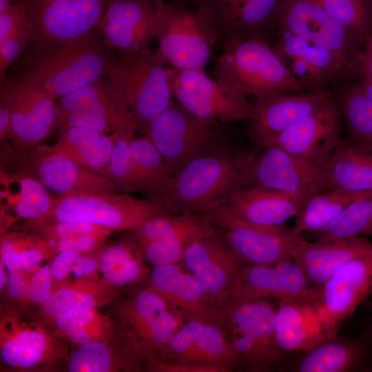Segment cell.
Segmentation results:
<instances>
[{"label":"cell","instance_id":"obj_1","mask_svg":"<svg viewBox=\"0 0 372 372\" xmlns=\"http://www.w3.org/2000/svg\"><path fill=\"white\" fill-rule=\"evenodd\" d=\"M112 52L96 28L70 42L29 48L17 75L56 100L108 76Z\"/></svg>","mask_w":372,"mask_h":372},{"label":"cell","instance_id":"obj_2","mask_svg":"<svg viewBox=\"0 0 372 372\" xmlns=\"http://www.w3.org/2000/svg\"><path fill=\"white\" fill-rule=\"evenodd\" d=\"M247 158L231 149L192 161L172 176L159 203L169 214H208L245 187Z\"/></svg>","mask_w":372,"mask_h":372},{"label":"cell","instance_id":"obj_3","mask_svg":"<svg viewBox=\"0 0 372 372\" xmlns=\"http://www.w3.org/2000/svg\"><path fill=\"white\" fill-rule=\"evenodd\" d=\"M222 44L212 68L216 80L256 98L307 92L260 34L231 37Z\"/></svg>","mask_w":372,"mask_h":372},{"label":"cell","instance_id":"obj_4","mask_svg":"<svg viewBox=\"0 0 372 372\" xmlns=\"http://www.w3.org/2000/svg\"><path fill=\"white\" fill-rule=\"evenodd\" d=\"M158 52L174 68L205 70L220 41L210 5L192 10L177 1H152Z\"/></svg>","mask_w":372,"mask_h":372},{"label":"cell","instance_id":"obj_5","mask_svg":"<svg viewBox=\"0 0 372 372\" xmlns=\"http://www.w3.org/2000/svg\"><path fill=\"white\" fill-rule=\"evenodd\" d=\"M276 309L264 299L232 297L216 308L214 319L235 353L236 366L269 371L284 362L276 340Z\"/></svg>","mask_w":372,"mask_h":372},{"label":"cell","instance_id":"obj_6","mask_svg":"<svg viewBox=\"0 0 372 372\" xmlns=\"http://www.w3.org/2000/svg\"><path fill=\"white\" fill-rule=\"evenodd\" d=\"M166 213L158 201L128 193L57 196L51 210L36 220H25L22 230L57 222L92 224L111 229L135 231L154 217Z\"/></svg>","mask_w":372,"mask_h":372},{"label":"cell","instance_id":"obj_7","mask_svg":"<svg viewBox=\"0 0 372 372\" xmlns=\"http://www.w3.org/2000/svg\"><path fill=\"white\" fill-rule=\"evenodd\" d=\"M167 62L151 48L112 52L110 76L122 90L137 128L145 127L174 102Z\"/></svg>","mask_w":372,"mask_h":372},{"label":"cell","instance_id":"obj_8","mask_svg":"<svg viewBox=\"0 0 372 372\" xmlns=\"http://www.w3.org/2000/svg\"><path fill=\"white\" fill-rule=\"evenodd\" d=\"M1 144V172L32 176L58 196L116 191L108 178L51 150L48 145L39 144L18 151L8 141Z\"/></svg>","mask_w":372,"mask_h":372},{"label":"cell","instance_id":"obj_9","mask_svg":"<svg viewBox=\"0 0 372 372\" xmlns=\"http://www.w3.org/2000/svg\"><path fill=\"white\" fill-rule=\"evenodd\" d=\"M219 124L201 121L174 101L144 128L174 176L196 158L231 150Z\"/></svg>","mask_w":372,"mask_h":372},{"label":"cell","instance_id":"obj_10","mask_svg":"<svg viewBox=\"0 0 372 372\" xmlns=\"http://www.w3.org/2000/svg\"><path fill=\"white\" fill-rule=\"evenodd\" d=\"M70 354L68 345L54 331L1 304L0 358L8 371H46Z\"/></svg>","mask_w":372,"mask_h":372},{"label":"cell","instance_id":"obj_11","mask_svg":"<svg viewBox=\"0 0 372 372\" xmlns=\"http://www.w3.org/2000/svg\"><path fill=\"white\" fill-rule=\"evenodd\" d=\"M177 103L198 120L213 124L250 120L255 105L247 94L207 76L205 70L169 68Z\"/></svg>","mask_w":372,"mask_h":372},{"label":"cell","instance_id":"obj_12","mask_svg":"<svg viewBox=\"0 0 372 372\" xmlns=\"http://www.w3.org/2000/svg\"><path fill=\"white\" fill-rule=\"evenodd\" d=\"M112 0H27L28 47L41 49L79 39L96 28Z\"/></svg>","mask_w":372,"mask_h":372},{"label":"cell","instance_id":"obj_13","mask_svg":"<svg viewBox=\"0 0 372 372\" xmlns=\"http://www.w3.org/2000/svg\"><path fill=\"white\" fill-rule=\"evenodd\" d=\"M260 154H248L245 167V187H258L293 196L304 203L327 190L323 167L276 146Z\"/></svg>","mask_w":372,"mask_h":372},{"label":"cell","instance_id":"obj_14","mask_svg":"<svg viewBox=\"0 0 372 372\" xmlns=\"http://www.w3.org/2000/svg\"><path fill=\"white\" fill-rule=\"evenodd\" d=\"M132 241L152 267L180 262L187 248L206 236L220 233L205 213H163L148 220Z\"/></svg>","mask_w":372,"mask_h":372},{"label":"cell","instance_id":"obj_15","mask_svg":"<svg viewBox=\"0 0 372 372\" xmlns=\"http://www.w3.org/2000/svg\"><path fill=\"white\" fill-rule=\"evenodd\" d=\"M0 85V99L11 116L10 144L18 151L39 145L57 123L55 99L19 75Z\"/></svg>","mask_w":372,"mask_h":372},{"label":"cell","instance_id":"obj_16","mask_svg":"<svg viewBox=\"0 0 372 372\" xmlns=\"http://www.w3.org/2000/svg\"><path fill=\"white\" fill-rule=\"evenodd\" d=\"M342 121L335 95L318 110L268 141L262 148L276 146L323 167L344 141L341 135Z\"/></svg>","mask_w":372,"mask_h":372},{"label":"cell","instance_id":"obj_17","mask_svg":"<svg viewBox=\"0 0 372 372\" xmlns=\"http://www.w3.org/2000/svg\"><path fill=\"white\" fill-rule=\"evenodd\" d=\"M275 24L341 55L353 66L362 50L356 45L363 41L333 19L318 0H283Z\"/></svg>","mask_w":372,"mask_h":372},{"label":"cell","instance_id":"obj_18","mask_svg":"<svg viewBox=\"0 0 372 372\" xmlns=\"http://www.w3.org/2000/svg\"><path fill=\"white\" fill-rule=\"evenodd\" d=\"M272 48L307 92L326 89L329 83L352 73L353 64L341 55L285 30L278 29Z\"/></svg>","mask_w":372,"mask_h":372},{"label":"cell","instance_id":"obj_19","mask_svg":"<svg viewBox=\"0 0 372 372\" xmlns=\"http://www.w3.org/2000/svg\"><path fill=\"white\" fill-rule=\"evenodd\" d=\"M372 293V253L338 269L318 289L322 320L335 335L341 322L350 317Z\"/></svg>","mask_w":372,"mask_h":372},{"label":"cell","instance_id":"obj_20","mask_svg":"<svg viewBox=\"0 0 372 372\" xmlns=\"http://www.w3.org/2000/svg\"><path fill=\"white\" fill-rule=\"evenodd\" d=\"M318 289L293 259L271 265L242 263L231 297L305 300L318 298Z\"/></svg>","mask_w":372,"mask_h":372},{"label":"cell","instance_id":"obj_21","mask_svg":"<svg viewBox=\"0 0 372 372\" xmlns=\"http://www.w3.org/2000/svg\"><path fill=\"white\" fill-rule=\"evenodd\" d=\"M335 94L328 88L298 93H277L257 98L249 136L259 149L294 123L328 103Z\"/></svg>","mask_w":372,"mask_h":372},{"label":"cell","instance_id":"obj_22","mask_svg":"<svg viewBox=\"0 0 372 372\" xmlns=\"http://www.w3.org/2000/svg\"><path fill=\"white\" fill-rule=\"evenodd\" d=\"M181 262L200 282L216 309L231 297L242 262L221 232L192 244Z\"/></svg>","mask_w":372,"mask_h":372},{"label":"cell","instance_id":"obj_23","mask_svg":"<svg viewBox=\"0 0 372 372\" xmlns=\"http://www.w3.org/2000/svg\"><path fill=\"white\" fill-rule=\"evenodd\" d=\"M304 203L289 194L262 187H244L208 213L214 225L236 220L262 227H282Z\"/></svg>","mask_w":372,"mask_h":372},{"label":"cell","instance_id":"obj_24","mask_svg":"<svg viewBox=\"0 0 372 372\" xmlns=\"http://www.w3.org/2000/svg\"><path fill=\"white\" fill-rule=\"evenodd\" d=\"M155 358L236 367L235 353L214 318H189Z\"/></svg>","mask_w":372,"mask_h":372},{"label":"cell","instance_id":"obj_25","mask_svg":"<svg viewBox=\"0 0 372 372\" xmlns=\"http://www.w3.org/2000/svg\"><path fill=\"white\" fill-rule=\"evenodd\" d=\"M154 6L149 0H112L96 28L112 51L128 54L150 48Z\"/></svg>","mask_w":372,"mask_h":372},{"label":"cell","instance_id":"obj_26","mask_svg":"<svg viewBox=\"0 0 372 372\" xmlns=\"http://www.w3.org/2000/svg\"><path fill=\"white\" fill-rule=\"evenodd\" d=\"M216 225L238 259L245 265H271L292 259L291 250L301 234L282 227H262L236 220Z\"/></svg>","mask_w":372,"mask_h":372},{"label":"cell","instance_id":"obj_27","mask_svg":"<svg viewBox=\"0 0 372 372\" xmlns=\"http://www.w3.org/2000/svg\"><path fill=\"white\" fill-rule=\"evenodd\" d=\"M275 334L284 353L309 351L334 336L322 320L318 298L279 300Z\"/></svg>","mask_w":372,"mask_h":372},{"label":"cell","instance_id":"obj_28","mask_svg":"<svg viewBox=\"0 0 372 372\" xmlns=\"http://www.w3.org/2000/svg\"><path fill=\"white\" fill-rule=\"evenodd\" d=\"M304 353L293 364V371H371L372 331L366 328L356 338L335 335Z\"/></svg>","mask_w":372,"mask_h":372},{"label":"cell","instance_id":"obj_29","mask_svg":"<svg viewBox=\"0 0 372 372\" xmlns=\"http://www.w3.org/2000/svg\"><path fill=\"white\" fill-rule=\"evenodd\" d=\"M371 253L372 242L364 237L310 242L301 235L291 256L311 283L319 288L343 265Z\"/></svg>","mask_w":372,"mask_h":372},{"label":"cell","instance_id":"obj_30","mask_svg":"<svg viewBox=\"0 0 372 372\" xmlns=\"http://www.w3.org/2000/svg\"><path fill=\"white\" fill-rule=\"evenodd\" d=\"M152 267L148 277L150 287L186 318L212 319L216 308L198 279L181 264Z\"/></svg>","mask_w":372,"mask_h":372},{"label":"cell","instance_id":"obj_31","mask_svg":"<svg viewBox=\"0 0 372 372\" xmlns=\"http://www.w3.org/2000/svg\"><path fill=\"white\" fill-rule=\"evenodd\" d=\"M144 355L123 331L107 340L90 342L78 347L65 360L70 372L138 371Z\"/></svg>","mask_w":372,"mask_h":372},{"label":"cell","instance_id":"obj_32","mask_svg":"<svg viewBox=\"0 0 372 372\" xmlns=\"http://www.w3.org/2000/svg\"><path fill=\"white\" fill-rule=\"evenodd\" d=\"M328 190L372 192V147L343 141L323 165Z\"/></svg>","mask_w":372,"mask_h":372},{"label":"cell","instance_id":"obj_33","mask_svg":"<svg viewBox=\"0 0 372 372\" xmlns=\"http://www.w3.org/2000/svg\"><path fill=\"white\" fill-rule=\"evenodd\" d=\"M115 138V132L108 135L94 130L72 127L60 131L57 141L48 146L51 150L108 178Z\"/></svg>","mask_w":372,"mask_h":372},{"label":"cell","instance_id":"obj_34","mask_svg":"<svg viewBox=\"0 0 372 372\" xmlns=\"http://www.w3.org/2000/svg\"><path fill=\"white\" fill-rule=\"evenodd\" d=\"M171 306L150 287L120 302L118 311L121 330L133 340L145 358L152 327L158 316Z\"/></svg>","mask_w":372,"mask_h":372},{"label":"cell","instance_id":"obj_35","mask_svg":"<svg viewBox=\"0 0 372 372\" xmlns=\"http://www.w3.org/2000/svg\"><path fill=\"white\" fill-rule=\"evenodd\" d=\"M1 172L15 186L14 192L6 188L1 193L7 200L6 211H9L1 215V234L17 220H36L51 210L55 197L39 180L25 174Z\"/></svg>","mask_w":372,"mask_h":372},{"label":"cell","instance_id":"obj_36","mask_svg":"<svg viewBox=\"0 0 372 372\" xmlns=\"http://www.w3.org/2000/svg\"><path fill=\"white\" fill-rule=\"evenodd\" d=\"M117 289L96 276L65 282L54 290L50 298L41 306V313L52 320L63 311L90 307L98 309L111 302Z\"/></svg>","mask_w":372,"mask_h":372},{"label":"cell","instance_id":"obj_37","mask_svg":"<svg viewBox=\"0 0 372 372\" xmlns=\"http://www.w3.org/2000/svg\"><path fill=\"white\" fill-rule=\"evenodd\" d=\"M130 143L138 193L159 202L172 176L170 168L147 136H132Z\"/></svg>","mask_w":372,"mask_h":372},{"label":"cell","instance_id":"obj_38","mask_svg":"<svg viewBox=\"0 0 372 372\" xmlns=\"http://www.w3.org/2000/svg\"><path fill=\"white\" fill-rule=\"evenodd\" d=\"M143 259L132 243L107 246L101 251L96 276L116 289L142 282L151 269Z\"/></svg>","mask_w":372,"mask_h":372},{"label":"cell","instance_id":"obj_39","mask_svg":"<svg viewBox=\"0 0 372 372\" xmlns=\"http://www.w3.org/2000/svg\"><path fill=\"white\" fill-rule=\"evenodd\" d=\"M1 262L7 271L32 273L45 260L54 256L49 240L27 231L3 233L0 242Z\"/></svg>","mask_w":372,"mask_h":372},{"label":"cell","instance_id":"obj_40","mask_svg":"<svg viewBox=\"0 0 372 372\" xmlns=\"http://www.w3.org/2000/svg\"><path fill=\"white\" fill-rule=\"evenodd\" d=\"M372 194V192L351 193L328 190L308 198L296 216L293 232L319 234L324 231L353 201Z\"/></svg>","mask_w":372,"mask_h":372},{"label":"cell","instance_id":"obj_41","mask_svg":"<svg viewBox=\"0 0 372 372\" xmlns=\"http://www.w3.org/2000/svg\"><path fill=\"white\" fill-rule=\"evenodd\" d=\"M27 0H17L0 12V85L7 79L9 67L28 47L30 26Z\"/></svg>","mask_w":372,"mask_h":372},{"label":"cell","instance_id":"obj_42","mask_svg":"<svg viewBox=\"0 0 372 372\" xmlns=\"http://www.w3.org/2000/svg\"><path fill=\"white\" fill-rule=\"evenodd\" d=\"M350 141L372 147V101L354 85H347L335 95Z\"/></svg>","mask_w":372,"mask_h":372},{"label":"cell","instance_id":"obj_43","mask_svg":"<svg viewBox=\"0 0 372 372\" xmlns=\"http://www.w3.org/2000/svg\"><path fill=\"white\" fill-rule=\"evenodd\" d=\"M318 235L320 241L372 235V194L351 203Z\"/></svg>","mask_w":372,"mask_h":372},{"label":"cell","instance_id":"obj_44","mask_svg":"<svg viewBox=\"0 0 372 372\" xmlns=\"http://www.w3.org/2000/svg\"><path fill=\"white\" fill-rule=\"evenodd\" d=\"M329 15L363 42L372 34V0H318Z\"/></svg>","mask_w":372,"mask_h":372},{"label":"cell","instance_id":"obj_45","mask_svg":"<svg viewBox=\"0 0 372 372\" xmlns=\"http://www.w3.org/2000/svg\"><path fill=\"white\" fill-rule=\"evenodd\" d=\"M282 1L246 0L235 17L226 39L234 36L261 34L264 29L275 24Z\"/></svg>","mask_w":372,"mask_h":372},{"label":"cell","instance_id":"obj_46","mask_svg":"<svg viewBox=\"0 0 372 372\" xmlns=\"http://www.w3.org/2000/svg\"><path fill=\"white\" fill-rule=\"evenodd\" d=\"M114 132L116 133V138L109 165L108 178L116 191L138 192L130 143L133 135L124 132Z\"/></svg>","mask_w":372,"mask_h":372},{"label":"cell","instance_id":"obj_47","mask_svg":"<svg viewBox=\"0 0 372 372\" xmlns=\"http://www.w3.org/2000/svg\"><path fill=\"white\" fill-rule=\"evenodd\" d=\"M111 320L109 316L101 313L97 309L79 307L61 311L52 320V322L55 325V333L65 340L67 336L75 331Z\"/></svg>","mask_w":372,"mask_h":372},{"label":"cell","instance_id":"obj_48","mask_svg":"<svg viewBox=\"0 0 372 372\" xmlns=\"http://www.w3.org/2000/svg\"><path fill=\"white\" fill-rule=\"evenodd\" d=\"M114 231L104 228L101 230L76 236L61 238L52 242L54 254L66 250H73L82 255L95 252L101 248L104 240Z\"/></svg>","mask_w":372,"mask_h":372},{"label":"cell","instance_id":"obj_49","mask_svg":"<svg viewBox=\"0 0 372 372\" xmlns=\"http://www.w3.org/2000/svg\"><path fill=\"white\" fill-rule=\"evenodd\" d=\"M104 227L75 222H57L37 226L26 230L49 241L76 236L101 230ZM24 231V230H23Z\"/></svg>","mask_w":372,"mask_h":372},{"label":"cell","instance_id":"obj_50","mask_svg":"<svg viewBox=\"0 0 372 372\" xmlns=\"http://www.w3.org/2000/svg\"><path fill=\"white\" fill-rule=\"evenodd\" d=\"M50 263V259L30 274L25 302L41 306L50 298L54 291V282Z\"/></svg>","mask_w":372,"mask_h":372},{"label":"cell","instance_id":"obj_51","mask_svg":"<svg viewBox=\"0 0 372 372\" xmlns=\"http://www.w3.org/2000/svg\"><path fill=\"white\" fill-rule=\"evenodd\" d=\"M146 369L155 372H227L231 369L227 366L193 362H171L151 358L145 360Z\"/></svg>","mask_w":372,"mask_h":372},{"label":"cell","instance_id":"obj_52","mask_svg":"<svg viewBox=\"0 0 372 372\" xmlns=\"http://www.w3.org/2000/svg\"><path fill=\"white\" fill-rule=\"evenodd\" d=\"M245 0H211V8L218 28L220 41L227 38L233 21Z\"/></svg>","mask_w":372,"mask_h":372},{"label":"cell","instance_id":"obj_53","mask_svg":"<svg viewBox=\"0 0 372 372\" xmlns=\"http://www.w3.org/2000/svg\"><path fill=\"white\" fill-rule=\"evenodd\" d=\"M81 256L82 254L77 251L66 250L55 254L50 259V267L54 290L67 281L72 266Z\"/></svg>","mask_w":372,"mask_h":372},{"label":"cell","instance_id":"obj_54","mask_svg":"<svg viewBox=\"0 0 372 372\" xmlns=\"http://www.w3.org/2000/svg\"><path fill=\"white\" fill-rule=\"evenodd\" d=\"M101 249L102 247L95 254H88L82 255L72 266L69 277L65 282L96 276Z\"/></svg>","mask_w":372,"mask_h":372},{"label":"cell","instance_id":"obj_55","mask_svg":"<svg viewBox=\"0 0 372 372\" xmlns=\"http://www.w3.org/2000/svg\"><path fill=\"white\" fill-rule=\"evenodd\" d=\"M6 285V291L10 298L19 301H25L30 274L18 271H8Z\"/></svg>","mask_w":372,"mask_h":372},{"label":"cell","instance_id":"obj_56","mask_svg":"<svg viewBox=\"0 0 372 372\" xmlns=\"http://www.w3.org/2000/svg\"><path fill=\"white\" fill-rule=\"evenodd\" d=\"M364 47L356 55L353 74L359 76L372 75V34L364 41Z\"/></svg>","mask_w":372,"mask_h":372},{"label":"cell","instance_id":"obj_57","mask_svg":"<svg viewBox=\"0 0 372 372\" xmlns=\"http://www.w3.org/2000/svg\"><path fill=\"white\" fill-rule=\"evenodd\" d=\"M12 136L11 116L10 111L3 100L0 99V139L1 142L8 141Z\"/></svg>","mask_w":372,"mask_h":372},{"label":"cell","instance_id":"obj_58","mask_svg":"<svg viewBox=\"0 0 372 372\" xmlns=\"http://www.w3.org/2000/svg\"><path fill=\"white\" fill-rule=\"evenodd\" d=\"M360 77V81L353 85L372 101V75H364Z\"/></svg>","mask_w":372,"mask_h":372},{"label":"cell","instance_id":"obj_59","mask_svg":"<svg viewBox=\"0 0 372 372\" xmlns=\"http://www.w3.org/2000/svg\"><path fill=\"white\" fill-rule=\"evenodd\" d=\"M6 267L2 262H0V289L2 291L6 287L8 275L6 271Z\"/></svg>","mask_w":372,"mask_h":372},{"label":"cell","instance_id":"obj_60","mask_svg":"<svg viewBox=\"0 0 372 372\" xmlns=\"http://www.w3.org/2000/svg\"><path fill=\"white\" fill-rule=\"evenodd\" d=\"M154 1V0H149ZM183 3H189L191 4L195 5L197 8L204 6V5H210L211 0H174Z\"/></svg>","mask_w":372,"mask_h":372},{"label":"cell","instance_id":"obj_61","mask_svg":"<svg viewBox=\"0 0 372 372\" xmlns=\"http://www.w3.org/2000/svg\"><path fill=\"white\" fill-rule=\"evenodd\" d=\"M17 0H0V12H3L8 6Z\"/></svg>","mask_w":372,"mask_h":372},{"label":"cell","instance_id":"obj_62","mask_svg":"<svg viewBox=\"0 0 372 372\" xmlns=\"http://www.w3.org/2000/svg\"><path fill=\"white\" fill-rule=\"evenodd\" d=\"M367 329H369L370 331H372V318H371V320L369 324V326L366 327Z\"/></svg>","mask_w":372,"mask_h":372}]
</instances>
